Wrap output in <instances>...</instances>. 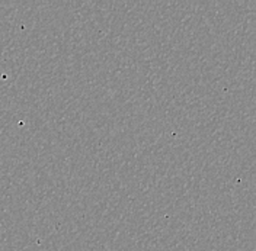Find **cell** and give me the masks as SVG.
<instances>
[]
</instances>
